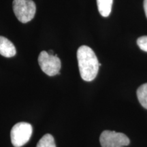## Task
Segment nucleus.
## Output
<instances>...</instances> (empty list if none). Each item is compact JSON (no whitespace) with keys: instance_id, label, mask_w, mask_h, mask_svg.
Here are the masks:
<instances>
[{"instance_id":"obj_1","label":"nucleus","mask_w":147,"mask_h":147,"mask_svg":"<svg viewBox=\"0 0 147 147\" xmlns=\"http://www.w3.org/2000/svg\"><path fill=\"white\" fill-rule=\"evenodd\" d=\"M78 67L80 76L87 82L93 80L98 74L100 63L94 51L87 46L79 47L77 51Z\"/></svg>"},{"instance_id":"obj_2","label":"nucleus","mask_w":147,"mask_h":147,"mask_svg":"<svg viewBox=\"0 0 147 147\" xmlns=\"http://www.w3.org/2000/svg\"><path fill=\"white\" fill-rule=\"evenodd\" d=\"M12 5L14 13L21 23H27L34 18L36 5L32 0H14Z\"/></svg>"},{"instance_id":"obj_3","label":"nucleus","mask_w":147,"mask_h":147,"mask_svg":"<svg viewBox=\"0 0 147 147\" xmlns=\"http://www.w3.org/2000/svg\"><path fill=\"white\" fill-rule=\"evenodd\" d=\"M32 125L26 122L18 123L14 125L10 131V138L14 147H21L27 144L32 137Z\"/></svg>"},{"instance_id":"obj_4","label":"nucleus","mask_w":147,"mask_h":147,"mask_svg":"<svg viewBox=\"0 0 147 147\" xmlns=\"http://www.w3.org/2000/svg\"><path fill=\"white\" fill-rule=\"evenodd\" d=\"M38 63L43 72L49 76H54L59 74L61 63L57 55H51L43 51L38 57Z\"/></svg>"},{"instance_id":"obj_5","label":"nucleus","mask_w":147,"mask_h":147,"mask_svg":"<svg viewBox=\"0 0 147 147\" xmlns=\"http://www.w3.org/2000/svg\"><path fill=\"white\" fill-rule=\"evenodd\" d=\"M100 142L102 147H124L130 143L125 134L105 130L101 134Z\"/></svg>"},{"instance_id":"obj_6","label":"nucleus","mask_w":147,"mask_h":147,"mask_svg":"<svg viewBox=\"0 0 147 147\" xmlns=\"http://www.w3.org/2000/svg\"><path fill=\"white\" fill-rule=\"evenodd\" d=\"M16 53V48L13 44L5 37L0 36V55L10 58L15 56Z\"/></svg>"},{"instance_id":"obj_7","label":"nucleus","mask_w":147,"mask_h":147,"mask_svg":"<svg viewBox=\"0 0 147 147\" xmlns=\"http://www.w3.org/2000/svg\"><path fill=\"white\" fill-rule=\"evenodd\" d=\"M113 0H97V8L101 15L108 17L111 13Z\"/></svg>"},{"instance_id":"obj_8","label":"nucleus","mask_w":147,"mask_h":147,"mask_svg":"<svg viewBox=\"0 0 147 147\" xmlns=\"http://www.w3.org/2000/svg\"><path fill=\"white\" fill-rule=\"evenodd\" d=\"M136 93L140 104L143 108L147 109V83L143 84L139 87Z\"/></svg>"},{"instance_id":"obj_9","label":"nucleus","mask_w":147,"mask_h":147,"mask_svg":"<svg viewBox=\"0 0 147 147\" xmlns=\"http://www.w3.org/2000/svg\"><path fill=\"white\" fill-rule=\"evenodd\" d=\"M36 147H56L54 138L51 134H46L40 140Z\"/></svg>"},{"instance_id":"obj_10","label":"nucleus","mask_w":147,"mask_h":147,"mask_svg":"<svg viewBox=\"0 0 147 147\" xmlns=\"http://www.w3.org/2000/svg\"><path fill=\"white\" fill-rule=\"evenodd\" d=\"M137 45L141 50L147 52V36L140 37L137 40Z\"/></svg>"},{"instance_id":"obj_11","label":"nucleus","mask_w":147,"mask_h":147,"mask_svg":"<svg viewBox=\"0 0 147 147\" xmlns=\"http://www.w3.org/2000/svg\"><path fill=\"white\" fill-rule=\"evenodd\" d=\"M144 10L147 18V0H144Z\"/></svg>"}]
</instances>
